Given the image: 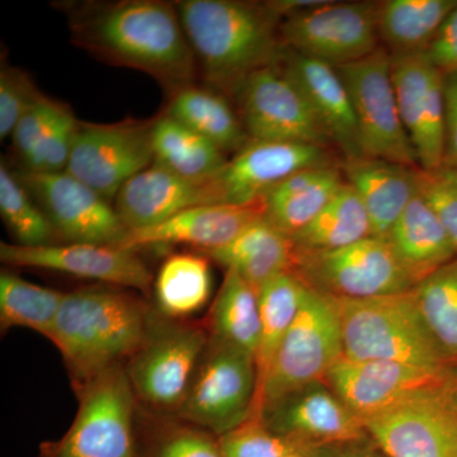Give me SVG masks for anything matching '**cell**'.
Instances as JSON below:
<instances>
[{
    "mask_svg": "<svg viewBox=\"0 0 457 457\" xmlns=\"http://www.w3.org/2000/svg\"><path fill=\"white\" fill-rule=\"evenodd\" d=\"M294 252L291 237L262 219L228 245L204 255L227 270H236L258 293L270 278L291 272Z\"/></svg>",
    "mask_w": 457,
    "mask_h": 457,
    "instance_id": "83f0119b",
    "label": "cell"
},
{
    "mask_svg": "<svg viewBox=\"0 0 457 457\" xmlns=\"http://www.w3.org/2000/svg\"><path fill=\"white\" fill-rule=\"evenodd\" d=\"M227 97L219 90L192 83L170 93L163 112L212 141L224 154L236 155L251 139Z\"/></svg>",
    "mask_w": 457,
    "mask_h": 457,
    "instance_id": "484cf974",
    "label": "cell"
},
{
    "mask_svg": "<svg viewBox=\"0 0 457 457\" xmlns=\"http://www.w3.org/2000/svg\"><path fill=\"white\" fill-rule=\"evenodd\" d=\"M153 150V164L191 180L212 179L228 161L212 141L164 112L155 117Z\"/></svg>",
    "mask_w": 457,
    "mask_h": 457,
    "instance_id": "4dcf8cb0",
    "label": "cell"
},
{
    "mask_svg": "<svg viewBox=\"0 0 457 457\" xmlns=\"http://www.w3.org/2000/svg\"><path fill=\"white\" fill-rule=\"evenodd\" d=\"M249 139L273 143H330L302 92L278 65L252 74L236 96Z\"/></svg>",
    "mask_w": 457,
    "mask_h": 457,
    "instance_id": "4fadbf2b",
    "label": "cell"
},
{
    "mask_svg": "<svg viewBox=\"0 0 457 457\" xmlns=\"http://www.w3.org/2000/svg\"><path fill=\"white\" fill-rule=\"evenodd\" d=\"M418 308L449 365L457 363V257L413 288Z\"/></svg>",
    "mask_w": 457,
    "mask_h": 457,
    "instance_id": "d590c367",
    "label": "cell"
},
{
    "mask_svg": "<svg viewBox=\"0 0 457 457\" xmlns=\"http://www.w3.org/2000/svg\"><path fill=\"white\" fill-rule=\"evenodd\" d=\"M343 356L341 321L336 300L308 287L302 308L288 329L264 381L251 420L291 393L326 381Z\"/></svg>",
    "mask_w": 457,
    "mask_h": 457,
    "instance_id": "5b68a950",
    "label": "cell"
},
{
    "mask_svg": "<svg viewBox=\"0 0 457 457\" xmlns=\"http://www.w3.org/2000/svg\"><path fill=\"white\" fill-rule=\"evenodd\" d=\"M176 5L198 74L225 96L234 97L252 74L278 65L285 55L281 18L269 2L179 0Z\"/></svg>",
    "mask_w": 457,
    "mask_h": 457,
    "instance_id": "7a4b0ae2",
    "label": "cell"
},
{
    "mask_svg": "<svg viewBox=\"0 0 457 457\" xmlns=\"http://www.w3.org/2000/svg\"><path fill=\"white\" fill-rule=\"evenodd\" d=\"M363 442L366 441L337 445V446L317 447V449H306L305 451L312 457H387L380 449L375 451L360 447Z\"/></svg>",
    "mask_w": 457,
    "mask_h": 457,
    "instance_id": "f6af8a7d",
    "label": "cell"
},
{
    "mask_svg": "<svg viewBox=\"0 0 457 457\" xmlns=\"http://www.w3.org/2000/svg\"><path fill=\"white\" fill-rule=\"evenodd\" d=\"M341 168L345 182L365 206L372 237L385 239L418 194L417 168L369 156L343 159Z\"/></svg>",
    "mask_w": 457,
    "mask_h": 457,
    "instance_id": "cb8c5ba5",
    "label": "cell"
},
{
    "mask_svg": "<svg viewBox=\"0 0 457 457\" xmlns=\"http://www.w3.org/2000/svg\"><path fill=\"white\" fill-rule=\"evenodd\" d=\"M255 393L253 354L212 341L179 405V416L221 436L251 420Z\"/></svg>",
    "mask_w": 457,
    "mask_h": 457,
    "instance_id": "30bf717a",
    "label": "cell"
},
{
    "mask_svg": "<svg viewBox=\"0 0 457 457\" xmlns=\"http://www.w3.org/2000/svg\"><path fill=\"white\" fill-rule=\"evenodd\" d=\"M0 215L14 245L22 246L53 245L56 237L53 225L35 198L9 170L4 161L0 164Z\"/></svg>",
    "mask_w": 457,
    "mask_h": 457,
    "instance_id": "8d00e7d4",
    "label": "cell"
},
{
    "mask_svg": "<svg viewBox=\"0 0 457 457\" xmlns=\"http://www.w3.org/2000/svg\"><path fill=\"white\" fill-rule=\"evenodd\" d=\"M444 384L363 420L370 437L385 455L457 457V413Z\"/></svg>",
    "mask_w": 457,
    "mask_h": 457,
    "instance_id": "5bb4252c",
    "label": "cell"
},
{
    "mask_svg": "<svg viewBox=\"0 0 457 457\" xmlns=\"http://www.w3.org/2000/svg\"><path fill=\"white\" fill-rule=\"evenodd\" d=\"M420 196L432 207L457 248V168L442 164L435 170H416Z\"/></svg>",
    "mask_w": 457,
    "mask_h": 457,
    "instance_id": "ab89813d",
    "label": "cell"
},
{
    "mask_svg": "<svg viewBox=\"0 0 457 457\" xmlns=\"http://www.w3.org/2000/svg\"><path fill=\"white\" fill-rule=\"evenodd\" d=\"M219 447L222 457H284L297 449L258 420H246L221 435Z\"/></svg>",
    "mask_w": 457,
    "mask_h": 457,
    "instance_id": "f35d334b",
    "label": "cell"
},
{
    "mask_svg": "<svg viewBox=\"0 0 457 457\" xmlns=\"http://www.w3.org/2000/svg\"><path fill=\"white\" fill-rule=\"evenodd\" d=\"M427 55L442 74L457 71V5L441 26Z\"/></svg>",
    "mask_w": 457,
    "mask_h": 457,
    "instance_id": "7bdbcfd3",
    "label": "cell"
},
{
    "mask_svg": "<svg viewBox=\"0 0 457 457\" xmlns=\"http://www.w3.org/2000/svg\"><path fill=\"white\" fill-rule=\"evenodd\" d=\"M207 342L196 327H171L147 337L128 372L135 393L153 407L179 408Z\"/></svg>",
    "mask_w": 457,
    "mask_h": 457,
    "instance_id": "ac0fdd59",
    "label": "cell"
},
{
    "mask_svg": "<svg viewBox=\"0 0 457 457\" xmlns=\"http://www.w3.org/2000/svg\"><path fill=\"white\" fill-rule=\"evenodd\" d=\"M0 261L7 266L55 270L132 290H149L153 281L137 251L122 246L84 243L22 246L2 242Z\"/></svg>",
    "mask_w": 457,
    "mask_h": 457,
    "instance_id": "ffe728a7",
    "label": "cell"
},
{
    "mask_svg": "<svg viewBox=\"0 0 457 457\" xmlns=\"http://www.w3.org/2000/svg\"><path fill=\"white\" fill-rule=\"evenodd\" d=\"M291 272L312 290L338 299H369L414 288L392 246L376 237L329 251L295 249Z\"/></svg>",
    "mask_w": 457,
    "mask_h": 457,
    "instance_id": "8992f818",
    "label": "cell"
},
{
    "mask_svg": "<svg viewBox=\"0 0 457 457\" xmlns=\"http://www.w3.org/2000/svg\"><path fill=\"white\" fill-rule=\"evenodd\" d=\"M445 150L444 164L457 168V71L444 74Z\"/></svg>",
    "mask_w": 457,
    "mask_h": 457,
    "instance_id": "ee69618b",
    "label": "cell"
},
{
    "mask_svg": "<svg viewBox=\"0 0 457 457\" xmlns=\"http://www.w3.org/2000/svg\"><path fill=\"white\" fill-rule=\"evenodd\" d=\"M444 389L450 404L453 405L457 413V363L450 366L449 374H447L446 380H445Z\"/></svg>",
    "mask_w": 457,
    "mask_h": 457,
    "instance_id": "bcb514c9",
    "label": "cell"
},
{
    "mask_svg": "<svg viewBox=\"0 0 457 457\" xmlns=\"http://www.w3.org/2000/svg\"><path fill=\"white\" fill-rule=\"evenodd\" d=\"M73 425L49 457H135L134 386L119 366L82 384Z\"/></svg>",
    "mask_w": 457,
    "mask_h": 457,
    "instance_id": "ba28073f",
    "label": "cell"
},
{
    "mask_svg": "<svg viewBox=\"0 0 457 457\" xmlns=\"http://www.w3.org/2000/svg\"><path fill=\"white\" fill-rule=\"evenodd\" d=\"M378 3L327 2L285 18L279 26L288 50L338 68L359 62L378 49Z\"/></svg>",
    "mask_w": 457,
    "mask_h": 457,
    "instance_id": "8fae6325",
    "label": "cell"
},
{
    "mask_svg": "<svg viewBox=\"0 0 457 457\" xmlns=\"http://www.w3.org/2000/svg\"><path fill=\"white\" fill-rule=\"evenodd\" d=\"M154 119L79 122L66 170L102 197L114 200L123 186L154 162Z\"/></svg>",
    "mask_w": 457,
    "mask_h": 457,
    "instance_id": "9c48e42d",
    "label": "cell"
},
{
    "mask_svg": "<svg viewBox=\"0 0 457 457\" xmlns=\"http://www.w3.org/2000/svg\"><path fill=\"white\" fill-rule=\"evenodd\" d=\"M372 237L368 212L357 192L343 182L329 203L293 240L297 251H329Z\"/></svg>",
    "mask_w": 457,
    "mask_h": 457,
    "instance_id": "1f68e13d",
    "label": "cell"
},
{
    "mask_svg": "<svg viewBox=\"0 0 457 457\" xmlns=\"http://www.w3.org/2000/svg\"><path fill=\"white\" fill-rule=\"evenodd\" d=\"M345 182L333 165L297 171L263 197L264 219L293 237L318 215Z\"/></svg>",
    "mask_w": 457,
    "mask_h": 457,
    "instance_id": "4316f807",
    "label": "cell"
},
{
    "mask_svg": "<svg viewBox=\"0 0 457 457\" xmlns=\"http://www.w3.org/2000/svg\"><path fill=\"white\" fill-rule=\"evenodd\" d=\"M68 108V104L45 96L18 122L11 137L22 167L29 163L36 150L50 134L51 129L54 128L57 120Z\"/></svg>",
    "mask_w": 457,
    "mask_h": 457,
    "instance_id": "60d3db41",
    "label": "cell"
},
{
    "mask_svg": "<svg viewBox=\"0 0 457 457\" xmlns=\"http://www.w3.org/2000/svg\"><path fill=\"white\" fill-rule=\"evenodd\" d=\"M65 294L32 284L11 272L0 275V321L3 328H29L50 338Z\"/></svg>",
    "mask_w": 457,
    "mask_h": 457,
    "instance_id": "e575fe53",
    "label": "cell"
},
{
    "mask_svg": "<svg viewBox=\"0 0 457 457\" xmlns=\"http://www.w3.org/2000/svg\"><path fill=\"white\" fill-rule=\"evenodd\" d=\"M264 219L263 201L251 204H201L177 213L155 227L131 231L122 248L179 245L201 253L220 249L242 231Z\"/></svg>",
    "mask_w": 457,
    "mask_h": 457,
    "instance_id": "7402d4cb",
    "label": "cell"
},
{
    "mask_svg": "<svg viewBox=\"0 0 457 457\" xmlns=\"http://www.w3.org/2000/svg\"><path fill=\"white\" fill-rule=\"evenodd\" d=\"M71 40L101 62L149 75L168 95L198 77L176 3L66 2Z\"/></svg>",
    "mask_w": 457,
    "mask_h": 457,
    "instance_id": "6da1fadb",
    "label": "cell"
},
{
    "mask_svg": "<svg viewBox=\"0 0 457 457\" xmlns=\"http://www.w3.org/2000/svg\"><path fill=\"white\" fill-rule=\"evenodd\" d=\"M209 258L204 254L170 255L155 278L159 309L171 318H183L203 309L212 294Z\"/></svg>",
    "mask_w": 457,
    "mask_h": 457,
    "instance_id": "836d02e7",
    "label": "cell"
},
{
    "mask_svg": "<svg viewBox=\"0 0 457 457\" xmlns=\"http://www.w3.org/2000/svg\"><path fill=\"white\" fill-rule=\"evenodd\" d=\"M456 0H386L378 5L380 40L394 54L427 53Z\"/></svg>",
    "mask_w": 457,
    "mask_h": 457,
    "instance_id": "f1b7e54d",
    "label": "cell"
},
{
    "mask_svg": "<svg viewBox=\"0 0 457 457\" xmlns=\"http://www.w3.org/2000/svg\"><path fill=\"white\" fill-rule=\"evenodd\" d=\"M117 286L66 293L50 341L80 385L134 356L146 342L143 303Z\"/></svg>",
    "mask_w": 457,
    "mask_h": 457,
    "instance_id": "3957f363",
    "label": "cell"
},
{
    "mask_svg": "<svg viewBox=\"0 0 457 457\" xmlns=\"http://www.w3.org/2000/svg\"><path fill=\"white\" fill-rule=\"evenodd\" d=\"M264 425L299 449L370 440L362 420L352 413L326 381L302 387L264 411Z\"/></svg>",
    "mask_w": 457,
    "mask_h": 457,
    "instance_id": "e0dca14e",
    "label": "cell"
},
{
    "mask_svg": "<svg viewBox=\"0 0 457 457\" xmlns=\"http://www.w3.org/2000/svg\"><path fill=\"white\" fill-rule=\"evenodd\" d=\"M44 97L25 69L3 62L0 68V139L11 137L18 122Z\"/></svg>",
    "mask_w": 457,
    "mask_h": 457,
    "instance_id": "74e56055",
    "label": "cell"
},
{
    "mask_svg": "<svg viewBox=\"0 0 457 457\" xmlns=\"http://www.w3.org/2000/svg\"><path fill=\"white\" fill-rule=\"evenodd\" d=\"M330 164L324 146L249 141L210 179L212 204H251L297 171Z\"/></svg>",
    "mask_w": 457,
    "mask_h": 457,
    "instance_id": "2e32d148",
    "label": "cell"
},
{
    "mask_svg": "<svg viewBox=\"0 0 457 457\" xmlns=\"http://www.w3.org/2000/svg\"><path fill=\"white\" fill-rule=\"evenodd\" d=\"M306 291L308 286L293 272L281 273L270 278L258 291L261 327L254 357L257 369L254 405L260 398L279 345L284 342L288 329L293 326L295 318L302 308Z\"/></svg>",
    "mask_w": 457,
    "mask_h": 457,
    "instance_id": "f546056e",
    "label": "cell"
},
{
    "mask_svg": "<svg viewBox=\"0 0 457 457\" xmlns=\"http://www.w3.org/2000/svg\"><path fill=\"white\" fill-rule=\"evenodd\" d=\"M201 204H213L210 179H183L156 164L129 180L114 198V209L130 233Z\"/></svg>",
    "mask_w": 457,
    "mask_h": 457,
    "instance_id": "603a6c76",
    "label": "cell"
},
{
    "mask_svg": "<svg viewBox=\"0 0 457 457\" xmlns=\"http://www.w3.org/2000/svg\"><path fill=\"white\" fill-rule=\"evenodd\" d=\"M336 300L343 356L447 371L449 362L418 308L413 288L369 299Z\"/></svg>",
    "mask_w": 457,
    "mask_h": 457,
    "instance_id": "277c9868",
    "label": "cell"
},
{
    "mask_svg": "<svg viewBox=\"0 0 457 457\" xmlns=\"http://www.w3.org/2000/svg\"><path fill=\"white\" fill-rule=\"evenodd\" d=\"M212 341L233 345L255 357L260 339L258 293L236 270H227L213 303ZM255 360V359H254Z\"/></svg>",
    "mask_w": 457,
    "mask_h": 457,
    "instance_id": "d6a6232c",
    "label": "cell"
},
{
    "mask_svg": "<svg viewBox=\"0 0 457 457\" xmlns=\"http://www.w3.org/2000/svg\"><path fill=\"white\" fill-rule=\"evenodd\" d=\"M336 69L353 104L362 156L418 168L399 113L389 51L380 46L371 55Z\"/></svg>",
    "mask_w": 457,
    "mask_h": 457,
    "instance_id": "52a82bcc",
    "label": "cell"
},
{
    "mask_svg": "<svg viewBox=\"0 0 457 457\" xmlns=\"http://www.w3.org/2000/svg\"><path fill=\"white\" fill-rule=\"evenodd\" d=\"M392 75L400 117L418 167L435 170L444 164L446 150L444 74L427 53H411L392 55Z\"/></svg>",
    "mask_w": 457,
    "mask_h": 457,
    "instance_id": "9a60e30c",
    "label": "cell"
},
{
    "mask_svg": "<svg viewBox=\"0 0 457 457\" xmlns=\"http://www.w3.org/2000/svg\"><path fill=\"white\" fill-rule=\"evenodd\" d=\"M155 457H222L219 442L206 433L182 428L168 436Z\"/></svg>",
    "mask_w": 457,
    "mask_h": 457,
    "instance_id": "b9f144b4",
    "label": "cell"
},
{
    "mask_svg": "<svg viewBox=\"0 0 457 457\" xmlns=\"http://www.w3.org/2000/svg\"><path fill=\"white\" fill-rule=\"evenodd\" d=\"M278 66L302 92L328 139L341 150L343 159L362 156L353 104L335 66L287 47Z\"/></svg>",
    "mask_w": 457,
    "mask_h": 457,
    "instance_id": "44dd1931",
    "label": "cell"
},
{
    "mask_svg": "<svg viewBox=\"0 0 457 457\" xmlns=\"http://www.w3.org/2000/svg\"><path fill=\"white\" fill-rule=\"evenodd\" d=\"M284 457H312V456L309 455V453H306L305 450L299 449V447H297V449L291 451V453H288L287 455H286Z\"/></svg>",
    "mask_w": 457,
    "mask_h": 457,
    "instance_id": "7dc6e473",
    "label": "cell"
},
{
    "mask_svg": "<svg viewBox=\"0 0 457 457\" xmlns=\"http://www.w3.org/2000/svg\"><path fill=\"white\" fill-rule=\"evenodd\" d=\"M449 370L432 371L392 361L342 356L328 372L326 383L363 422L423 390L444 384Z\"/></svg>",
    "mask_w": 457,
    "mask_h": 457,
    "instance_id": "d6986e66",
    "label": "cell"
},
{
    "mask_svg": "<svg viewBox=\"0 0 457 457\" xmlns=\"http://www.w3.org/2000/svg\"><path fill=\"white\" fill-rule=\"evenodd\" d=\"M385 240L392 246L414 287L457 257V248L446 228L420 192L405 207Z\"/></svg>",
    "mask_w": 457,
    "mask_h": 457,
    "instance_id": "d4e9b609",
    "label": "cell"
},
{
    "mask_svg": "<svg viewBox=\"0 0 457 457\" xmlns=\"http://www.w3.org/2000/svg\"><path fill=\"white\" fill-rule=\"evenodd\" d=\"M16 174L65 245L121 246L128 239L130 230L110 201L68 171Z\"/></svg>",
    "mask_w": 457,
    "mask_h": 457,
    "instance_id": "7c38bea8",
    "label": "cell"
}]
</instances>
